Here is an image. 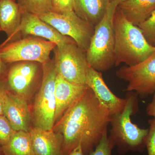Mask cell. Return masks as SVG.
<instances>
[{
	"label": "cell",
	"instance_id": "obj_8",
	"mask_svg": "<svg viewBox=\"0 0 155 155\" xmlns=\"http://www.w3.org/2000/svg\"><path fill=\"white\" fill-rule=\"evenodd\" d=\"M42 65L22 61L8 65L4 81L7 90L28 101L38 84Z\"/></svg>",
	"mask_w": 155,
	"mask_h": 155
},
{
	"label": "cell",
	"instance_id": "obj_15",
	"mask_svg": "<svg viewBox=\"0 0 155 155\" xmlns=\"http://www.w3.org/2000/svg\"><path fill=\"white\" fill-rule=\"evenodd\" d=\"M35 155H64V137L53 130L34 127L29 131Z\"/></svg>",
	"mask_w": 155,
	"mask_h": 155
},
{
	"label": "cell",
	"instance_id": "obj_26",
	"mask_svg": "<svg viewBox=\"0 0 155 155\" xmlns=\"http://www.w3.org/2000/svg\"><path fill=\"white\" fill-rule=\"evenodd\" d=\"M8 94L4 80H0V116L3 115L4 105Z\"/></svg>",
	"mask_w": 155,
	"mask_h": 155
},
{
	"label": "cell",
	"instance_id": "obj_17",
	"mask_svg": "<svg viewBox=\"0 0 155 155\" xmlns=\"http://www.w3.org/2000/svg\"><path fill=\"white\" fill-rule=\"evenodd\" d=\"M110 0H74V11L81 19L95 27L102 20Z\"/></svg>",
	"mask_w": 155,
	"mask_h": 155
},
{
	"label": "cell",
	"instance_id": "obj_30",
	"mask_svg": "<svg viewBox=\"0 0 155 155\" xmlns=\"http://www.w3.org/2000/svg\"><path fill=\"white\" fill-rule=\"evenodd\" d=\"M110 2H115L117 3L118 4H120V3L123 2H125L126 0H110Z\"/></svg>",
	"mask_w": 155,
	"mask_h": 155
},
{
	"label": "cell",
	"instance_id": "obj_1",
	"mask_svg": "<svg viewBox=\"0 0 155 155\" xmlns=\"http://www.w3.org/2000/svg\"><path fill=\"white\" fill-rule=\"evenodd\" d=\"M111 117L88 87L53 127L64 137V155H69L79 143L84 155H90L107 131Z\"/></svg>",
	"mask_w": 155,
	"mask_h": 155
},
{
	"label": "cell",
	"instance_id": "obj_33",
	"mask_svg": "<svg viewBox=\"0 0 155 155\" xmlns=\"http://www.w3.org/2000/svg\"><path fill=\"white\" fill-rule=\"evenodd\" d=\"M15 1H17V0H15Z\"/></svg>",
	"mask_w": 155,
	"mask_h": 155
},
{
	"label": "cell",
	"instance_id": "obj_14",
	"mask_svg": "<svg viewBox=\"0 0 155 155\" xmlns=\"http://www.w3.org/2000/svg\"><path fill=\"white\" fill-rule=\"evenodd\" d=\"M87 88L86 85L70 83L57 74L55 89L56 104L55 124L85 93Z\"/></svg>",
	"mask_w": 155,
	"mask_h": 155
},
{
	"label": "cell",
	"instance_id": "obj_21",
	"mask_svg": "<svg viewBox=\"0 0 155 155\" xmlns=\"http://www.w3.org/2000/svg\"><path fill=\"white\" fill-rule=\"evenodd\" d=\"M138 26L148 42L155 47V10L148 19Z\"/></svg>",
	"mask_w": 155,
	"mask_h": 155
},
{
	"label": "cell",
	"instance_id": "obj_6",
	"mask_svg": "<svg viewBox=\"0 0 155 155\" xmlns=\"http://www.w3.org/2000/svg\"><path fill=\"white\" fill-rule=\"evenodd\" d=\"M55 43L44 38L28 36L0 45V58L8 65L22 61L36 62L43 65L51 60Z\"/></svg>",
	"mask_w": 155,
	"mask_h": 155
},
{
	"label": "cell",
	"instance_id": "obj_25",
	"mask_svg": "<svg viewBox=\"0 0 155 155\" xmlns=\"http://www.w3.org/2000/svg\"><path fill=\"white\" fill-rule=\"evenodd\" d=\"M74 0H52L51 12L63 14L74 11Z\"/></svg>",
	"mask_w": 155,
	"mask_h": 155
},
{
	"label": "cell",
	"instance_id": "obj_24",
	"mask_svg": "<svg viewBox=\"0 0 155 155\" xmlns=\"http://www.w3.org/2000/svg\"><path fill=\"white\" fill-rule=\"evenodd\" d=\"M148 132L145 140L148 155H155V118L150 119Z\"/></svg>",
	"mask_w": 155,
	"mask_h": 155
},
{
	"label": "cell",
	"instance_id": "obj_16",
	"mask_svg": "<svg viewBox=\"0 0 155 155\" xmlns=\"http://www.w3.org/2000/svg\"><path fill=\"white\" fill-rule=\"evenodd\" d=\"M22 13L17 1L0 0V27L7 35L3 43L20 39L19 31Z\"/></svg>",
	"mask_w": 155,
	"mask_h": 155
},
{
	"label": "cell",
	"instance_id": "obj_23",
	"mask_svg": "<svg viewBox=\"0 0 155 155\" xmlns=\"http://www.w3.org/2000/svg\"><path fill=\"white\" fill-rule=\"evenodd\" d=\"M15 132L5 116H0V147L6 144Z\"/></svg>",
	"mask_w": 155,
	"mask_h": 155
},
{
	"label": "cell",
	"instance_id": "obj_7",
	"mask_svg": "<svg viewBox=\"0 0 155 155\" xmlns=\"http://www.w3.org/2000/svg\"><path fill=\"white\" fill-rule=\"evenodd\" d=\"M53 51L57 74L70 83L86 85L87 75L90 67L86 51L80 48L74 41L56 46Z\"/></svg>",
	"mask_w": 155,
	"mask_h": 155
},
{
	"label": "cell",
	"instance_id": "obj_18",
	"mask_svg": "<svg viewBox=\"0 0 155 155\" xmlns=\"http://www.w3.org/2000/svg\"><path fill=\"white\" fill-rule=\"evenodd\" d=\"M118 7L129 22L138 26L155 11V0H126Z\"/></svg>",
	"mask_w": 155,
	"mask_h": 155
},
{
	"label": "cell",
	"instance_id": "obj_2",
	"mask_svg": "<svg viewBox=\"0 0 155 155\" xmlns=\"http://www.w3.org/2000/svg\"><path fill=\"white\" fill-rule=\"evenodd\" d=\"M116 61L115 67L124 63L133 66L143 62L155 52L141 29L125 17L117 6L114 18Z\"/></svg>",
	"mask_w": 155,
	"mask_h": 155
},
{
	"label": "cell",
	"instance_id": "obj_12",
	"mask_svg": "<svg viewBox=\"0 0 155 155\" xmlns=\"http://www.w3.org/2000/svg\"><path fill=\"white\" fill-rule=\"evenodd\" d=\"M86 85L92 91L100 104L107 108L111 116L121 113L124 110L127 99L120 98L111 91L101 72L90 67L87 75Z\"/></svg>",
	"mask_w": 155,
	"mask_h": 155
},
{
	"label": "cell",
	"instance_id": "obj_20",
	"mask_svg": "<svg viewBox=\"0 0 155 155\" xmlns=\"http://www.w3.org/2000/svg\"><path fill=\"white\" fill-rule=\"evenodd\" d=\"M22 13L39 16L51 12L52 0H17Z\"/></svg>",
	"mask_w": 155,
	"mask_h": 155
},
{
	"label": "cell",
	"instance_id": "obj_13",
	"mask_svg": "<svg viewBox=\"0 0 155 155\" xmlns=\"http://www.w3.org/2000/svg\"><path fill=\"white\" fill-rule=\"evenodd\" d=\"M3 115L8 119L15 131L24 130L29 132L32 128V117L28 101L8 91Z\"/></svg>",
	"mask_w": 155,
	"mask_h": 155
},
{
	"label": "cell",
	"instance_id": "obj_10",
	"mask_svg": "<svg viewBox=\"0 0 155 155\" xmlns=\"http://www.w3.org/2000/svg\"><path fill=\"white\" fill-rule=\"evenodd\" d=\"M120 79L128 82L125 91L135 92L142 98L155 92V52L143 62L133 66H122L116 72Z\"/></svg>",
	"mask_w": 155,
	"mask_h": 155
},
{
	"label": "cell",
	"instance_id": "obj_32",
	"mask_svg": "<svg viewBox=\"0 0 155 155\" xmlns=\"http://www.w3.org/2000/svg\"><path fill=\"white\" fill-rule=\"evenodd\" d=\"M2 31V30H1V27H0V32Z\"/></svg>",
	"mask_w": 155,
	"mask_h": 155
},
{
	"label": "cell",
	"instance_id": "obj_22",
	"mask_svg": "<svg viewBox=\"0 0 155 155\" xmlns=\"http://www.w3.org/2000/svg\"><path fill=\"white\" fill-rule=\"evenodd\" d=\"M115 147L112 140L108 136L107 131L90 155H112V150Z\"/></svg>",
	"mask_w": 155,
	"mask_h": 155
},
{
	"label": "cell",
	"instance_id": "obj_9",
	"mask_svg": "<svg viewBox=\"0 0 155 155\" xmlns=\"http://www.w3.org/2000/svg\"><path fill=\"white\" fill-rule=\"evenodd\" d=\"M38 16L64 36L72 38L80 48L87 51L94 27L80 18L74 11L63 14L50 12Z\"/></svg>",
	"mask_w": 155,
	"mask_h": 155
},
{
	"label": "cell",
	"instance_id": "obj_31",
	"mask_svg": "<svg viewBox=\"0 0 155 155\" xmlns=\"http://www.w3.org/2000/svg\"><path fill=\"white\" fill-rule=\"evenodd\" d=\"M0 155H2V152H1V150H0Z\"/></svg>",
	"mask_w": 155,
	"mask_h": 155
},
{
	"label": "cell",
	"instance_id": "obj_5",
	"mask_svg": "<svg viewBox=\"0 0 155 155\" xmlns=\"http://www.w3.org/2000/svg\"><path fill=\"white\" fill-rule=\"evenodd\" d=\"M42 77L35 95L31 117L34 127L51 130L55 125V81L57 72L54 60L42 65Z\"/></svg>",
	"mask_w": 155,
	"mask_h": 155
},
{
	"label": "cell",
	"instance_id": "obj_19",
	"mask_svg": "<svg viewBox=\"0 0 155 155\" xmlns=\"http://www.w3.org/2000/svg\"><path fill=\"white\" fill-rule=\"evenodd\" d=\"M0 150L2 155H35L30 134L24 130L16 131Z\"/></svg>",
	"mask_w": 155,
	"mask_h": 155
},
{
	"label": "cell",
	"instance_id": "obj_27",
	"mask_svg": "<svg viewBox=\"0 0 155 155\" xmlns=\"http://www.w3.org/2000/svg\"><path fill=\"white\" fill-rule=\"evenodd\" d=\"M153 94L151 102L147 106L146 112L149 116L155 118V92Z\"/></svg>",
	"mask_w": 155,
	"mask_h": 155
},
{
	"label": "cell",
	"instance_id": "obj_29",
	"mask_svg": "<svg viewBox=\"0 0 155 155\" xmlns=\"http://www.w3.org/2000/svg\"><path fill=\"white\" fill-rule=\"evenodd\" d=\"M69 155H84L81 143H79L77 146L75 147V148L69 153Z\"/></svg>",
	"mask_w": 155,
	"mask_h": 155
},
{
	"label": "cell",
	"instance_id": "obj_3",
	"mask_svg": "<svg viewBox=\"0 0 155 155\" xmlns=\"http://www.w3.org/2000/svg\"><path fill=\"white\" fill-rule=\"evenodd\" d=\"M118 4L110 2L104 17L94 27V33L86 51L91 67L99 72L115 66L116 61L114 18Z\"/></svg>",
	"mask_w": 155,
	"mask_h": 155
},
{
	"label": "cell",
	"instance_id": "obj_4",
	"mask_svg": "<svg viewBox=\"0 0 155 155\" xmlns=\"http://www.w3.org/2000/svg\"><path fill=\"white\" fill-rule=\"evenodd\" d=\"M127 101L121 113L111 116V126L109 137L117 147V151L124 154L130 151L142 152L148 129L141 128L132 122L131 115L137 110L136 98L130 95L126 97Z\"/></svg>",
	"mask_w": 155,
	"mask_h": 155
},
{
	"label": "cell",
	"instance_id": "obj_28",
	"mask_svg": "<svg viewBox=\"0 0 155 155\" xmlns=\"http://www.w3.org/2000/svg\"><path fill=\"white\" fill-rule=\"evenodd\" d=\"M8 70V65L5 64L0 58V80L5 79Z\"/></svg>",
	"mask_w": 155,
	"mask_h": 155
},
{
	"label": "cell",
	"instance_id": "obj_11",
	"mask_svg": "<svg viewBox=\"0 0 155 155\" xmlns=\"http://www.w3.org/2000/svg\"><path fill=\"white\" fill-rule=\"evenodd\" d=\"M19 33L20 38L28 36L37 37L54 43L57 47L74 41L59 33L37 15L27 12L22 13Z\"/></svg>",
	"mask_w": 155,
	"mask_h": 155
}]
</instances>
